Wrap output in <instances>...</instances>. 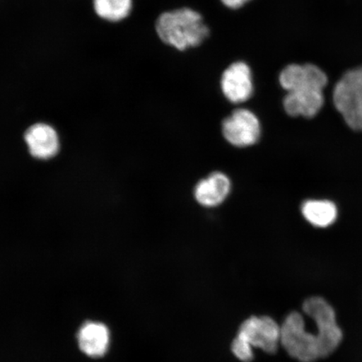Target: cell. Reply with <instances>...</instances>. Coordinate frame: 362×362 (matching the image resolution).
<instances>
[{"label": "cell", "instance_id": "1", "mask_svg": "<svg viewBox=\"0 0 362 362\" xmlns=\"http://www.w3.org/2000/svg\"><path fill=\"white\" fill-rule=\"evenodd\" d=\"M156 31L163 42L179 51L198 47L210 33L200 13L189 8L163 13Z\"/></svg>", "mask_w": 362, "mask_h": 362}, {"label": "cell", "instance_id": "2", "mask_svg": "<svg viewBox=\"0 0 362 362\" xmlns=\"http://www.w3.org/2000/svg\"><path fill=\"white\" fill-rule=\"evenodd\" d=\"M280 327V344L293 358L300 362H315L321 358L316 332L306 329L304 316L300 312L289 313Z\"/></svg>", "mask_w": 362, "mask_h": 362}, {"label": "cell", "instance_id": "3", "mask_svg": "<svg viewBox=\"0 0 362 362\" xmlns=\"http://www.w3.org/2000/svg\"><path fill=\"white\" fill-rule=\"evenodd\" d=\"M303 311L314 320L318 337L321 358L332 355L341 343L343 333L337 320L336 312L327 300L313 296L304 302Z\"/></svg>", "mask_w": 362, "mask_h": 362}, {"label": "cell", "instance_id": "4", "mask_svg": "<svg viewBox=\"0 0 362 362\" xmlns=\"http://www.w3.org/2000/svg\"><path fill=\"white\" fill-rule=\"evenodd\" d=\"M333 101L347 125L362 130V66L343 75L334 87Z\"/></svg>", "mask_w": 362, "mask_h": 362}, {"label": "cell", "instance_id": "5", "mask_svg": "<svg viewBox=\"0 0 362 362\" xmlns=\"http://www.w3.org/2000/svg\"><path fill=\"white\" fill-rule=\"evenodd\" d=\"M236 337L252 349L259 348L269 354H274L280 344L281 327L270 316H251L241 325Z\"/></svg>", "mask_w": 362, "mask_h": 362}, {"label": "cell", "instance_id": "6", "mask_svg": "<svg viewBox=\"0 0 362 362\" xmlns=\"http://www.w3.org/2000/svg\"><path fill=\"white\" fill-rule=\"evenodd\" d=\"M223 132L226 139L235 146H252L260 137L259 121L251 111L238 110L224 121Z\"/></svg>", "mask_w": 362, "mask_h": 362}, {"label": "cell", "instance_id": "7", "mask_svg": "<svg viewBox=\"0 0 362 362\" xmlns=\"http://www.w3.org/2000/svg\"><path fill=\"white\" fill-rule=\"evenodd\" d=\"M327 83V74L313 64L288 65L279 75V83L288 93L302 89L323 90Z\"/></svg>", "mask_w": 362, "mask_h": 362}, {"label": "cell", "instance_id": "8", "mask_svg": "<svg viewBox=\"0 0 362 362\" xmlns=\"http://www.w3.org/2000/svg\"><path fill=\"white\" fill-rule=\"evenodd\" d=\"M221 86L230 102L240 103L248 100L253 93L251 68L243 62L233 63L224 71Z\"/></svg>", "mask_w": 362, "mask_h": 362}, {"label": "cell", "instance_id": "9", "mask_svg": "<svg viewBox=\"0 0 362 362\" xmlns=\"http://www.w3.org/2000/svg\"><path fill=\"white\" fill-rule=\"evenodd\" d=\"M25 140L30 155L38 160H49L55 157L60 149L57 131L47 124L30 126L25 134Z\"/></svg>", "mask_w": 362, "mask_h": 362}, {"label": "cell", "instance_id": "10", "mask_svg": "<svg viewBox=\"0 0 362 362\" xmlns=\"http://www.w3.org/2000/svg\"><path fill=\"white\" fill-rule=\"evenodd\" d=\"M324 104L322 90L302 89L289 92L284 99V107L288 115L313 117Z\"/></svg>", "mask_w": 362, "mask_h": 362}, {"label": "cell", "instance_id": "11", "mask_svg": "<svg viewBox=\"0 0 362 362\" xmlns=\"http://www.w3.org/2000/svg\"><path fill=\"white\" fill-rule=\"evenodd\" d=\"M78 341L84 354L99 358L106 354L110 346V334L105 325L88 321L79 329Z\"/></svg>", "mask_w": 362, "mask_h": 362}, {"label": "cell", "instance_id": "12", "mask_svg": "<svg viewBox=\"0 0 362 362\" xmlns=\"http://www.w3.org/2000/svg\"><path fill=\"white\" fill-rule=\"evenodd\" d=\"M230 189V180L224 174L214 173L197 185L194 196L202 205L216 206L223 202Z\"/></svg>", "mask_w": 362, "mask_h": 362}, {"label": "cell", "instance_id": "13", "mask_svg": "<svg viewBox=\"0 0 362 362\" xmlns=\"http://www.w3.org/2000/svg\"><path fill=\"white\" fill-rule=\"evenodd\" d=\"M303 215L310 223L327 228L337 219V206L327 201H308L302 206Z\"/></svg>", "mask_w": 362, "mask_h": 362}, {"label": "cell", "instance_id": "14", "mask_svg": "<svg viewBox=\"0 0 362 362\" xmlns=\"http://www.w3.org/2000/svg\"><path fill=\"white\" fill-rule=\"evenodd\" d=\"M95 12L102 19L112 22L121 21L129 16L133 8L132 0H93Z\"/></svg>", "mask_w": 362, "mask_h": 362}, {"label": "cell", "instance_id": "15", "mask_svg": "<svg viewBox=\"0 0 362 362\" xmlns=\"http://www.w3.org/2000/svg\"><path fill=\"white\" fill-rule=\"evenodd\" d=\"M232 351L238 360L243 362H250L255 358L252 348L238 337L233 339Z\"/></svg>", "mask_w": 362, "mask_h": 362}, {"label": "cell", "instance_id": "16", "mask_svg": "<svg viewBox=\"0 0 362 362\" xmlns=\"http://www.w3.org/2000/svg\"><path fill=\"white\" fill-rule=\"evenodd\" d=\"M221 1L223 2L226 7L236 10V8L243 7L244 4H246L247 2L250 1V0H221Z\"/></svg>", "mask_w": 362, "mask_h": 362}]
</instances>
